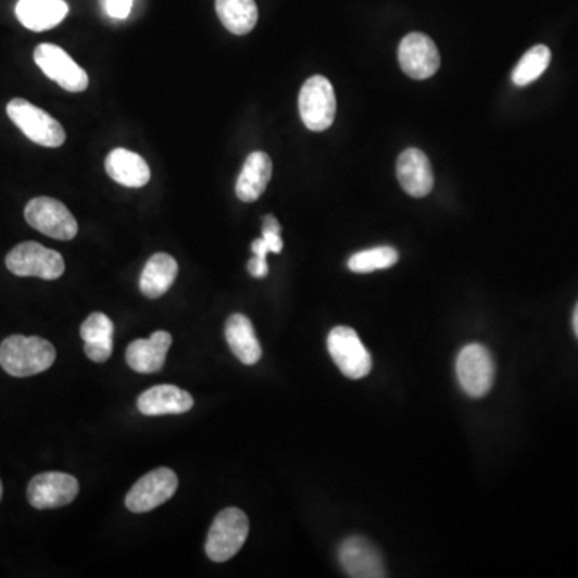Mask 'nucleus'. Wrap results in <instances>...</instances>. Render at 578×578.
<instances>
[{
    "label": "nucleus",
    "instance_id": "nucleus-1",
    "mask_svg": "<svg viewBox=\"0 0 578 578\" xmlns=\"http://www.w3.org/2000/svg\"><path fill=\"white\" fill-rule=\"evenodd\" d=\"M55 359V348L37 336H10L0 344V366L15 378L39 375L49 369Z\"/></svg>",
    "mask_w": 578,
    "mask_h": 578
},
{
    "label": "nucleus",
    "instance_id": "nucleus-2",
    "mask_svg": "<svg viewBox=\"0 0 578 578\" xmlns=\"http://www.w3.org/2000/svg\"><path fill=\"white\" fill-rule=\"evenodd\" d=\"M250 533V520L238 507L221 511L211 526L206 540V553L214 563L231 560L243 548Z\"/></svg>",
    "mask_w": 578,
    "mask_h": 578
},
{
    "label": "nucleus",
    "instance_id": "nucleus-3",
    "mask_svg": "<svg viewBox=\"0 0 578 578\" xmlns=\"http://www.w3.org/2000/svg\"><path fill=\"white\" fill-rule=\"evenodd\" d=\"M7 114L32 142L49 148H59L65 143L66 133L62 124L28 100L13 99L7 105Z\"/></svg>",
    "mask_w": 578,
    "mask_h": 578
},
{
    "label": "nucleus",
    "instance_id": "nucleus-4",
    "mask_svg": "<svg viewBox=\"0 0 578 578\" xmlns=\"http://www.w3.org/2000/svg\"><path fill=\"white\" fill-rule=\"evenodd\" d=\"M7 268L16 277H37L56 280L65 274L62 254L36 241H26L13 248L5 259Z\"/></svg>",
    "mask_w": 578,
    "mask_h": 578
},
{
    "label": "nucleus",
    "instance_id": "nucleus-5",
    "mask_svg": "<svg viewBox=\"0 0 578 578\" xmlns=\"http://www.w3.org/2000/svg\"><path fill=\"white\" fill-rule=\"evenodd\" d=\"M299 113L302 123L314 133L331 127L336 116V96L331 83L324 76L305 80L299 93Z\"/></svg>",
    "mask_w": 578,
    "mask_h": 578
},
{
    "label": "nucleus",
    "instance_id": "nucleus-6",
    "mask_svg": "<svg viewBox=\"0 0 578 578\" xmlns=\"http://www.w3.org/2000/svg\"><path fill=\"white\" fill-rule=\"evenodd\" d=\"M25 218L37 231L55 240H73L79 231L72 211L53 198L39 197L29 201L25 208Z\"/></svg>",
    "mask_w": 578,
    "mask_h": 578
},
{
    "label": "nucleus",
    "instance_id": "nucleus-7",
    "mask_svg": "<svg viewBox=\"0 0 578 578\" xmlns=\"http://www.w3.org/2000/svg\"><path fill=\"white\" fill-rule=\"evenodd\" d=\"M328 352L341 369L342 375L351 379H362L372 372V355L349 326H336L328 335Z\"/></svg>",
    "mask_w": 578,
    "mask_h": 578
},
{
    "label": "nucleus",
    "instance_id": "nucleus-8",
    "mask_svg": "<svg viewBox=\"0 0 578 578\" xmlns=\"http://www.w3.org/2000/svg\"><path fill=\"white\" fill-rule=\"evenodd\" d=\"M456 375L469 398L479 399L489 394L495 378V363L489 349L480 344L463 348L456 359Z\"/></svg>",
    "mask_w": 578,
    "mask_h": 578
},
{
    "label": "nucleus",
    "instance_id": "nucleus-9",
    "mask_svg": "<svg viewBox=\"0 0 578 578\" xmlns=\"http://www.w3.org/2000/svg\"><path fill=\"white\" fill-rule=\"evenodd\" d=\"M179 487V479L176 473L169 468H158L150 470L140 477L133 489L126 495L127 510L133 513H148L154 507L164 505L167 500L173 499Z\"/></svg>",
    "mask_w": 578,
    "mask_h": 578
},
{
    "label": "nucleus",
    "instance_id": "nucleus-10",
    "mask_svg": "<svg viewBox=\"0 0 578 578\" xmlns=\"http://www.w3.org/2000/svg\"><path fill=\"white\" fill-rule=\"evenodd\" d=\"M36 65L49 79L55 80L68 92H84L89 87V76L62 49L53 43H40L35 50Z\"/></svg>",
    "mask_w": 578,
    "mask_h": 578
},
{
    "label": "nucleus",
    "instance_id": "nucleus-11",
    "mask_svg": "<svg viewBox=\"0 0 578 578\" xmlns=\"http://www.w3.org/2000/svg\"><path fill=\"white\" fill-rule=\"evenodd\" d=\"M79 493V482L72 474L42 473L33 477L28 500L36 510H55L70 505Z\"/></svg>",
    "mask_w": 578,
    "mask_h": 578
},
{
    "label": "nucleus",
    "instance_id": "nucleus-12",
    "mask_svg": "<svg viewBox=\"0 0 578 578\" xmlns=\"http://www.w3.org/2000/svg\"><path fill=\"white\" fill-rule=\"evenodd\" d=\"M399 63L406 76L419 80L428 79L439 70V50L431 37L412 33L400 42Z\"/></svg>",
    "mask_w": 578,
    "mask_h": 578
},
{
    "label": "nucleus",
    "instance_id": "nucleus-13",
    "mask_svg": "<svg viewBox=\"0 0 578 578\" xmlns=\"http://www.w3.org/2000/svg\"><path fill=\"white\" fill-rule=\"evenodd\" d=\"M339 563L352 578H382L386 567L381 554L368 540L351 537L339 548Z\"/></svg>",
    "mask_w": 578,
    "mask_h": 578
},
{
    "label": "nucleus",
    "instance_id": "nucleus-14",
    "mask_svg": "<svg viewBox=\"0 0 578 578\" xmlns=\"http://www.w3.org/2000/svg\"><path fill=\"white\" fill-rule=\"evenodd\" d=\"M398 177L410 197L423 198L431 193L434 174L431 161L418 148H409L398 160Z\"/></svg>",
    "mask_w": 578,
    "mask_h": 578
},
{
    "label": "nucleus",
    "instance_id": "nucleus-15",
    "mask_svg": "<svg viewBox=\"0 0 578 578\" xmlns=\"http://www.w3.org/2000/svg\"><path fill=\"white\" fill-rule=\"evenodd\" d=\"M173 344V336L167 331H156L148 339H136L126 351L127 365L137 373L160 372L166 362L167 351Z\"/></svg>",
    "mask_w": 578,
    "mask_h": 578
},
{
    "label": "nucleus",
    "instance_id": "nucleus-16",
    "mask_svg": "<svg viewBox=\"0 0 578 578\" xmlns=\"http://www.w3.org/2000/svg\"><path fill=\"white\" fill-rule=\"evenodd\" d=\"M193 403L187 391L171 385L154 386L137 400L140 413L147 416L181 415L190 412Z\"/></svg>",
    "mask_w": 578,
    "mask_h": 578
},
{
    "label": "nucleus",
    "instance_id": "nucleus-17",
    "mask_svg": "<svg viewBox=\"0 0 578 578\" xmlns=\"http://www.w3.org/2000/svg\"><path fill=\"white\" fill-rule=\"evenodd\" d=\"M68 15L65 0H20L16 18L25 28L40 33L55 28Z\"/></svg>",
    "mask_w": 578,
    "mask_h": 578
},
{
    "label": "nucleus",
    "instance_id": "nucleus-18",
    "mask_svg": "<svg viewBox=\"0 0 578 578\" xmlns=\"http://www.w3.org/2000/svg\"><path fill=\"white\" fill-rule=\"evenodd\" d=\"M106 174L123 187L140 188L150 180V167L140 154L126 148L111 151L105 161Z\"/></svg>",
    "mask_w": 578,
    "mask_h": 578
},
{
    "label": "nucleus",
    "instance_id": "nucleus-19",
    "mask_svg": "<svg viewBox=\"0 0 578 578\" xmlns=\"http://www.w3.org/2000/svg\"><path fill=\"white\" fill-rule=\"evenodd\" d=\"M272 160L264 151H254L248 156L237 180V197L243 203H254L264 193L272 179Z\"/></svg>",
    "mask_w": 578,
    "mask_h": 578
},
{
    "label": "nucleus",
    "instance_id": "nucleus-20",
    "mask_svg": "<svg viewBox=\"0 0 578 578\" xmlns=\"http://www.w3.org/2000/svg\"><path fill=\"white\" fill-rule=\"evenodd\" d=\"M113 322L102 312H93L80 325V338L84 341V352L96 363L109 361L113 354Z\"/></svg>",
    "mask_w": 578,
    "mask_h": 578
},
{
    "label": "nucleus",
    "instance_id": "nucleus-21",
    "mask_svg": "<svg viewBox=\"0 0 578 578\" xmlns=\"http://www.w3.org/2000/svg\"><path fill=\"white\" fill-rule=\"evenodd\" d=\"M225 338L235 357L244 365H255L261 361V344H259L250 318L241 314L230 315L225 325Z\"/></svg>",
    "mask_w": 578,
    "mask_h": 578
},
{
    "label": "nucleus",
    "instance_id": "nucleus-22",
    "mask_svg": "<svg viewBox=\"0 0 578 578\" xmlns=\"http://www.w3.org/2000/svg\"><path fill=\"white\" fill-rule=\"evenodd\" d=\"M177 274H179V265L173 255L153 254L148 259L140 275V291L150 299L161 298L173 287Z\"/></svg>",
    "mask_w": 578,
    "mask_h": 578
},
{
    "label": "nucleus",
    "instance_id": "nucleus-23",
    "mask_svg": "<svg viewBox=\"0 0 578 578\" xmlns=\"http://www.w3.org/2000/svg\"><path fill=\"white\" fill-rule=\"evenodd\" d=\"M216 12L222 25L237 36L253 32L259 18L255 0H216Z\"/></svg>",
    "mask_w": 578,
    "mask_h": 578
},
{
    "label": "nucleus",
    "instance_id": "nucleus-24",
    "mask_svg": "<svg viewBox=\"0 0 578 578\" xmlns=\"http://www.w3.org/2000/svg\"><path fill=\"white\" fill-rule=\"evenodd\" d=\"M551 62V52L546 46H536L526 53L517 63L513 72V80L516 86L524 87L539 79Z\"/></svg>",
    "mask_w": 578,
    "mask_h": 578
},
{
    "label": "nucleus",
    "instance_id": "nucleus-25",
    "mask_svg": "<svg viewBox=\"0 0 578 578\" xmlns=\"http://www.w3.org/2000/svg\"><path fill=\"white\" fill-rule=\"evenodd\" d=\"M398 261L399 253L394 248L379 247L352 255L348 267L355 274H369V272L392 267Z\"/></svg>",
    "mask_w": 578,
    "mask_h": 578
},
{
    "label": "nucleus",
    "instance_id": "nucleus-26",
    "mask_svg": "<svg viewBox=\"0 0 578 578\" xmlns=\"http://www.w3.org/2000/svg\"><path fill=\"white\" fill-rule=\"evenodd\" d=\"M280 234L281 225L277 217L268 214V216L262 218V238L267 243L271 253L280 254L281 250H284V240H281Z\"/></svg>",
    "mask_w": 578,
    "mask_h": 578
},
{
    "label": "nucleus",
    "instance_id": "nucleus-27",
    "mask_svg": "<svg viewBox=\"0 0 578 578\" xmlns=\"http://www.w3.org/2000/svg\"><path fill=\"white\" fill-rule=\"evenodd\" d=\"M251 250H253L254 257L248 262V271L254 278H264L268 274L267 254L271 253V250H268L264 238L254 240Z\"/></svg>",
    "mask_w": 578,
    "mask_h": 578
},
{
    "label": "nucleus",
    "instance_id": "nucleus-28",
    "mask_svg": "<svg viewBox=\"0 0 578 578\" xmlns=\"http://www.w3.org/2000/svg\"><path fill=\"white\" fill-rule=\"evenodd\" d=\"M134 0H105L106 12L113 18H127L133 9Z\"/></svg>",
    "mask_w": 578,
    "mask_h": 578
},
{
    "label": "nucleus",
    "instance_id": "nucleus-29",
    "mask_svg": "<svg viewBox=\"0 0 578 578\" xmlns=\"http://www.w3.org/2000/svg\"><path fill=\"white\" fill-rule=\"evenodd\" d=\"M574 331H576V336L578 338V304L576 311H574Z\"/></svg>",
    "mask_w": 578,
    "mask_h": 578
},
{
    "label": "nucleus",
    "instance_id": "nucleus-30",
    "mask_svg": "<svg viewBox=\"0 0 578 578\" xmlns=\"http://www.w3.org/2000/svg\"><path fill=\"white\" fill-rule=\"evenodd\" d=\"M2 493H3L2 482H0V500H2Z\"/></svg>",
    "mask_w": 578,
    "mask_h": 578
}]
</instances>
